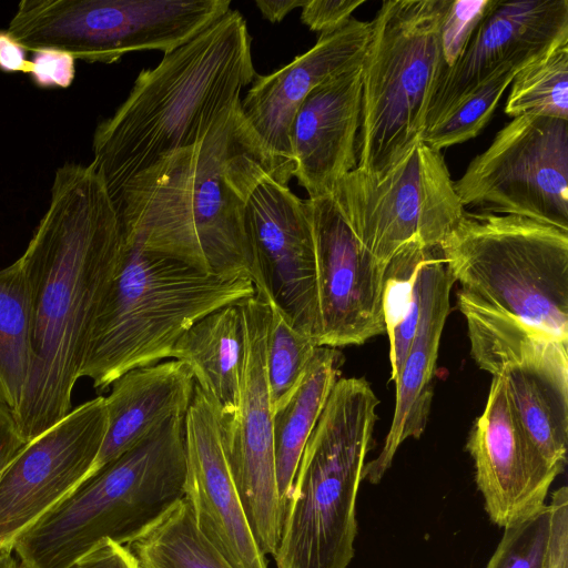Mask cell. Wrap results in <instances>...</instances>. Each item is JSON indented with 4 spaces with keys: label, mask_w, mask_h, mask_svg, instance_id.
Masks as SVG:
<instances>
[{
    "label": "cell",
    "mask_w": 568,
    "mask_h": 568,
    "mask_svg": "<svg viewBox=\"0 0 568 568\" xmlns=\"http://www.w3.org/2000/svg\"><path fill=\"white\" fill-rule=\"evenodd\" d=\"M122 253L121 224L102 178L91 163H64L20 256L30 295L32 365L12 415L26 443L72 410L92 325Z\"/></svg>",
    "instance_id": "1"
},
{
    "label": "cell",
    "mask_w": 568,
    "mask_h": 568,
    "mask_svg": "<svg viewBox=\"0 0 568 568\" xmlns=\"http://www.w3.org/2000/svg\"><path fill=\"white\" fill-rule=\"evenodd\" d=\"M267 175L278 182L239 101L202 140L165 155L110 196L126 242L205 273L247 276L260 292L246 201Z\"/></svg>",
    "instance_id": "2"
},
{
    "label": "cell",
    "mask_w": 568,
    "mask_h": 568,
    "mask_svg": "<svg viewBox=\"0 0 568 568\" xmlns=\"http://www.w3.org/2000/svg\"><path fill=\"white\" fill-rule=\"evenodd\" d=\"M246 20L229 10L193 39L143 69L123 103L100 122L92 165L110 195L165 155L202 140L253 83Z\"/></svg>",
    "instance_id": "3"
},
{
    "label": "cell",
    "mask_w": 568,
    "mask_h": 568,
    "mask_svg": "<svg viewBox=\"0 0 568 568\" xmlns=\"http://www.w3.org/2000/svg\"><path fill=\"white\" fill-rule=\"evenodd\" d=\"M256 294L252 280L199 271L123 239V253L95 315L80 378L105 390L133 368L171 358L179 338L209 313Z\"/></svg>",
    "instance_id": "4"
},
{
    "label": "cell",
    "mask_w": 568,
    "mask_h": 568,
    "mask_svg": "<svg viewBox=\"0 0 568 568\" xmlns=\"http://www.w3.org/2000/svg\"><path fill=\"white\" fill-rule=\"evenodd\" d=\"M379 399L363 377H339L310 435L286 501L276 568H347L356 501Z\"/></svg>",
    "instance_id": "5"
},
{
    "label": "cell",
    "mask_w": 568,
    "mask_h": 568,
    "mask_svg": "<svg viewBox=\"0 0 568 568\" xmlns=\"http://www.w3.org/2000/svg\"><path fill=\"white\" fill-rule=\"evenodd\" d=\"M185 415L81 483L14 541L20 568H68L103 539L125 545L184 496Z\"/></svg>",
    "instance_id": "6"
},
{
    "label": "cell",
    "mask_w": 568,
    "mask_h": 568,
    "mask_svg": "<svg viewBox=\"0 0 568 568\" xmlns=\"http://www.w3.org/2000/svg\"><path fill=\"white\" fill-rule=\"evenodd\" d=\"M439 251L462 292L568 342V231L465 211Z\"/></svg>",
    "instance_id": "7"
},
{
    "label": "cell",
    "mask_w": 568,
    "mask_h": 568,
    "mask_svg": "<svg viewBox=\"0 0 568 568\" xmlns=\"http://www.w3.org/2000/svg\"><path fill=\"white\" fill-rule=\"evenodd\" d=\"M447 0H385L371 21L362 61L359 171L382 176L420 140L440 71L439 24Z\"/></svg>",
    "instance_id": "8"
},
{
    "label": "cell",
    "mask_w": 568,
    "mask_h": 568,
    "mask_svg": "<svg viewBox=\"0 0 568 568\" xmlns=\"http://www.w3.org/2000/svg\"><path fill=\"white\" fill-rule=\"evenodd\" d=\"M230 0H23L8 32L27 50L55 49L114 63L134 51L164 54L230 10Z\"/></svg>",
    "instance_id": "9"
},
{
    "label": "cell",
    "mask_w": 568,
    "mask_h": 568,
    "mask_svg": "<svg viewBox=\"0 0 568 568\" xmlns=\"http://www.w3.org/2000/svg\"><path fill=\"white\" fill-rule=\"evenodd\" d=\"M470 354L480 369L500 376L527 436L560 474L568 448V342L459 291Z\"/></svg>",
    "instance_id": "10"
},
{
    "label": "cell",
    "mask_w": 568,
    "mask_h": 568,
    "mask_svg": "<svg viewBox=\"0 0 568 568\" xmlns=\"http://www.w3.org/2000/svg\"><path fill=\"white\" fill-rule=\"evenodd\" d=\"M329 193L361 245L386 267L410 242L439 247L466 211L442 152L420 140L382 176L355 169Z\"/></svg>",
    "instance_id": "11"
},
{
    "label": "cell",
    "mask_w": 568,
    "mask_h": 568,
    "mask_svg": "<svg viewBox=\"0 0 568 568\" xmlns=\"http://www.w3.org/2000/svg\"><path fill=\"white\" fill-rule=\"evenodd\" d=\"M464 209L568 231V120L513 118L454 181Z\"/></svg>",
    "instance_id": "12"
},
{
    "label": "cell",
    "mask_w": 568,
    "mask_h": 568,
    "mask_svg": "<svg viewBox=\"0 0 568 568\" xmlns=\"http://www.w3.org/2000/svg\"><path fill=\"white\" fill-rule=\"evenodd\" d=\"M240 306L245 362L236 412L219 417L222 444L252 534L262 552L274 556L284 508L280 498L273 440V410L266 378L270 306L257 293Z\"/></svg>",
    "instance_id": "13"
},
{
    "label": "cell",
    "mask_w": 568,
    "mask_h": 568,
    "mask_svg": "<svg viewBox=\"0 0 568 568\" xmlns=\"http://www.w3.org/2000/svg\"><path fill=\"white\" fill-rule=\"evenodd\" d=\"M108 427L104 397L73 408L28 442L0 477V546H11L83 483Z\"/></svg>",
    "instance_id": "14"
},
{
    "label": "cell",
    "mask_w": 568,
    "mask_h": 568,
    "mask_svg": "<svg viewBox=\"0 0 568 568\" xmlns=\"http://www.w3.org/2000/svg\"><path fill=\"white\" fill-rule=\"evenodd\" d=\"M316 261L318 346L362 345L386 333V266L359 243L331 193L306 199Z\"/></svg>",
    "instance_id": "15"
},
{
    "label": "cell",
    "mask_w": 568,
    "mask_h": 568,
    "mask_svg": "<svg viewBox=\"0 0 568 568\" xmlns=\"http://www.w3.org/2000/svg\"><path fill=\"white\" fill-rule=\"evenodd\" d=\"M246 215L262 278L256 293L276 303L317 342L316 261L307 200L267 175L250 193Z\"/></svg>",
    "instance_id": "16"
},
{
    "label": "cell",
    "mask_w": 568,
    "mask_h": 568,
    "mask_svg": "<svg viewBox=\"0 0 568 568\" xmlns=\"http://www.w3.org/2000/svg\"><path fill=\"white\" fill-rule=\"evenodd\" d=\"M466 448L485 510L495 525L514 526L545 507L560 473L527 436L500 376H493L485 409L471 427Z\"/></svg>",
    "instance_id": "17"
},
{
    "label": "cell",
    "mask_w": 568,
    "mask_h": 568,
    "mask_svg": "<svg viewBox=\"0 0 568 568\" xmlns=\"http://www.w3.org/2000/svg\"><path fill=\"white\" fill-rule=\"evenodd\" d=\"M564 40H568V0H497L459 60L439 71L425 130L500 68L525 67Z\"/></svg>",
    "instance_id": "18"
},
{
    "label": "cell",
    "mask_w": 568,
    "mask_h": 568,
    "mask_svg": "<svg viewBox=\"0 0 568 568\" xmlns=\"http://www.w3.org/2000/svg\"><path fill=\"white\" fill-rule=\"evenodd\" d=\"M372 24L351 18L285 67L253 81L241 99L243 116L272 160L277 180L288 185L294 173L290 144L293 118L308 93L327 79L344 72L364 58Z\"/></svg>",
    "instance_id": "19"
},
{
    "label": "cell",
    "mask_w": 568,
    "mask_h": 568,
    "mask_svg": "<svg viewBox=\"0 0 568 568\" xmlns=\"http://www.w3.org/2000/svg\"><path fill=\"white\" fill-rule=\"evenodd\" d=\"M184 435L183 497L196 526L235 568H267L229 467L217 409L196 384L184 418Z\"/></svg>",
    "instance_id": "20"
},
{
    "label": "cell",
    "mask_w": 568,
    "mask_h": 568,
    "mask_svg": "<svg viewBox=\"0 0 568 568\" xmlns=\"http://www.w3.org/2000/svg\"><path fill=\"white\" fill-rule=\"evenodd\" d=\"M361 65L341 72L313 89L293 118L290 129L293 176L310 199L329 193L357 166Z\"/></svg>",
    "instance_id": "21"
},
{
    "label": "cell",
    "mask_w": 568,
    "mask_h": 568,
    "mask_svg": "<svg viewBox=\"0 0 568 568\" xmlns=\"http://www.w3.org/2000/svg\"><path fill=\"white\" fill-rule=\"evenodd\" d=\"M454 282L439 254L433 265L415 336L394 381L396 403L389 430L379 454L364 468V479L371 484L382 480L399 446L408 438H419L426 428L438 348L450 308L449 295Z\"/></svg>",
    "instance_id": "22"
},
{
    "label": "cell",
    "mask_w": 568,
    "mask_h": 568,
    "mask_svg": "<svg viewBox=\"0 0 568 568\" xmlns=\"http://www.w3.org/2000/svg\"><path fill=\"white\" fill-rule=\"evenodd\" d=\"M194 387L193 374L176 359L133 368L116 378L104 397L108 427L87 479L171 418L185 415Z\"/></svg>",
    "instance_id": "23"
},
{
    "label": "cell",
    "mask_w": 568,
    "mask_h": 568,
    "mask_svg": "<svg viewBox=\"0 0 568 568\" xmlns=\"http://www.w3.org/2000/svg\"><path fill=\"white\" fill-rule=\"evenodd\" d=\"M240 302L222 306L196 321L171 353V358L189 367L195 384L213 402L219 417L234 414L240 403L245 362Z\"/></svg>",
    "instance_id": "24"
},
{
    "label": "cell",
    "mask_w": 568,
    "mask_h": 568,
    "mask_svg": "<svg viewBox=\"0 0 568 568\" xmlns=\"http://www.w3.org/2000/svg\"><path fill=\"white\" fill-rule=\"evenodd\" d=\"M343 363L344 356L337 348L317 346L293 394L273 412L276 480L283 508L304 446L339 378Z\"/></svg>",
    "instance_id": "25"
},
{
    "label": "cell",
    "mask_w": 568,
    "mask_h": 568,
    "mask_svg": "<svg viewBox=\"0 0 568 568\" xmlns=\"http://www.w3.org/2000/svg\"><path fill=\"white\" fill-rule=\"evenodd\" d=\"M125 546L139 568H235L199 529L184 497L143 527Z\"/></svg>",
    "instance_id": "26"
},
{
    "label": "cell",
    "mask_w": 568,
    "mask_h": 568,
    "mask_svg": "<svg viewBox=\"0 0 568 568\" xmlns=\"http://www.w3.org/2000/svg\"><path fill=\"white\" fill-rule=\"evenodd\" d=\"M31 365L30 295L19 257L0 270V402L12 412L21 402Z\"/></svg>",
    "instance_id": "27"
},
{
    "label": "cell",
    "mask_w": 568,
    "mask_h": 568,
    "mask_svg": "<svg viewBox=\"0 0 568 568\" xmlns=\"http://www.w3.org/2000/svg\"><path fill=\"white\" fill-rule=\"evenodd\" d=\"M505 113L568 120V40L523 67L511 82Z\"/></svg>",
    "instance_id": "28"
},
{
    "label": "cell",
    "mask_w": 568,
    "mask_h": 568,
    "mask_svg": "<svg viewBox=\"0 0 568 568\" xmlns=\"http://www.w3.org/2000/svg\"><path fill=\"white\" fill-rule=\"evenodd\" d=\"M266 338V378L272 410L282 406L297 387L317 345L297 328L273 301Z\"/></svg>",
    "instance_id": "29"
},
{
    "label": "cell",
    "mask_w": 568,
    "mask_h": 568,
    "mask_svg": "<svg viewBox=\"0 0 568 568\" xmlns=\"http://www.w3.org/2000/svg\"><path fill=\"white\" fill-rule=\"evenodd\" d=\"M521 68L511 63L497 70L426 129L420 141L440 151L475 138L489 122L503 94Z\"/></svg>",
    "instance_id": "30"
},
{
    "label": "cell",
    "mask_w": 568,
    "mask_h": 568,
    "mask_svg": "<svg viewBox=\"0 0 568 568\" xmlns=\"http://www.w3.org/2000/svg\"><path fill=\"white\" fill-rule=\"evenodd\" d=\"M550 526V508L504 528V534L485 568H542Z\"/></svg>",
    "instance_id": "31"
},
{
    "label": "cell",
    "mask_w": 568,
    "mask_h": 568,
    "mask_svg": "<svg viewBox=\"0 0 568 568\" xmlns=\"http://www.w3.org/2000/svg\"><path fill=\"white\" fill-rule=\"evenodd\" d=\"M497 0H447L438 40L440 70L452 68L464 53L479 23Z\"/></svg>",
    "instance_id": "32"
},
{
    "label": "cell",
    "mask_w": 568,
    "mask_h": 568,
    "mask_svg": "<svg viewBox=\"0 0 568 568\" xmlns=\"http://www.w3.org/2000/svg\"><path fill=\"white\" fill-rule=\"evenodd\" d=\"M29 75L40 89H67L75 77V58L64 51L42 49L32 52Z\"/></svg>",
    "instance_id": "33"
},
{
    "label": "cell",
    "mask_w": 568,
    "mask_h": 568,
    "mask_svg": "<svg viewBox=\"0 0 568 568\" xmlns=\"http://www.w3.org/2000/svg\"><path fill=\"white\" fill-rule=\"evenodd\" d=\"M550 526L542 568H568V489L551 494Z\"/></svg>",
    "instance_id": "34"
},
{
    "label": "cell",
    "mask_w": 568,
    "mask_h": 568,
    "mask_svg": "<svg viewBox=\"0 0 568 568\" xmlns=\"http://www.w3.org/2000/svg\"><path fill=\"white\" fill-rule=\"evenodd\" d=\"M365 0H306L302 7L301 20L310 30L331 33L351 18Z\"/></svg>",
    "instance_id": "35"
},
{
    "label": "cell",
    "mask_w": 568,
    "mask_h": 568,
    "mask_svg": "<svg viewBox=\"0 0 568 568\" xmlns=\"http://www.w3.org/2000/svg\"><path fill=\"white\" fill-rule=\"evenodd\" d=\"M68 568H139L125 545L103 539Z\"/></svg>",
    "instance_id": "36"
},
{
    "label": "cell",
    "mask_w": 568,
    "mask_h": 568,
    "mask_svg": "<svg viewBox=\"0 0 568 568\" xmlns=\"http://www.w3.org/2000/svg\"><path fill=\"white\" fill-rule=\"evenodd\" d=\"M26 444L18 430L12 410L0 402V477Z\"/></svg>",
    "instance_id": "37"
},
{
    "label": "cell",
    "mask_w": 568,
    "mask_h": 568,
    "mask_svg": "<svg viewBox=\"0 0 568 568\" xmlns=\"http://www.w3.org/2000/svg\"><path fill=\"white\" fill-rule=\"evenodd\" d=\"M27 52L8 30H0V71L29 74L31 63Z\"/></svg>",
    "instance_id": "38"
},
{
    "label": "cell",
    "mask_w": 568,
    "mask_h": 568,
    "mask_svg": "<svg viewBox=\"0 0 568 568\" xmlns=\"http://www.w3.org/2000/svg\"><path fill=\"white\" fill-rule=\"evenodd\" d=\"M306 0H256L255 4L263 18L271 22L282 21L296 8H302Z\"/></svg>",
    "instance_id": "39"
},
{
    "label": "cell",
    "mask_w": 568,
    "mask_h": 568,
    "mask_svg": "<svg viewBox=\"0 0 568 568\" xmlns=\"http://www.w3.org/2000/svg\"><path fill=\"white\" fill-rule=\"evenodd\" d=\"M12 552L11 546H0V568H20L19 561Z\"/></svg>",
    "instance_id": "40"
}]
</instances>
